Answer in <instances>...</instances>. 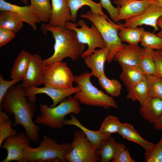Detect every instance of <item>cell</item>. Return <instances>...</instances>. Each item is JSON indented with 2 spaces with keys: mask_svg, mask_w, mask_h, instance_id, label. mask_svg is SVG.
Instances as JSON below:
<instances>
[{
  "mask_svg": "<svg viewBox=\"0 0 162 162\" xmlns=\"http://www.w3.org/2000/svg\"><path fill=\"white\" fill-rule=\"evenodd\" d=\"M153 58L156 67L155 75L162 79V49L154 50Z\"/></svg>",
  "mask_w": 162,
  "mask_h": 162,
  "instance_id": "cell-40",
  "label": "cell"
},
{
  "mask_svg": "<svg viewBox=\"0 0 162 162\" xmlns=\"http://www.w3.org/2000/svg\"><path fill=\"white\" fill-rule=\"evenodd\" d=\"M154 50L150 48H143L141 54L139 67L146 76L155 75L156 67L153 54Z\"/></svg>",
  "mask_w": 162,
  "mask_h": 162,
  "instance_id": "cell-30",
  "label": "cell"
},
{
  "mask_svg": "<svg viewBox=\"0 0 162 162\" xmlns=\"http://www.w3.org/2000/svg\"><path fill=\"white\" fill-rule=\"evenodd\" d=\"M39 110L40 115L36 117L35 122L56 129L64 125L65 117L69 114H79L81 108L78 100L74 96H69L54 107L41 104Z\"/></svg>",
  "mask_w": 162,
  "mask_h": 162,
  "instance_id": "cell-4",
  "label": "cell"
},
{
  "mask_svg": "<svg viewBox=\"0 0 162 162\" xmlns=\"http://www.w3.org/2000/svg\"><path fill=\"white\" fill-rule=\"evenodd\" d=\"M31 54L25 50L21 51L15 58L10 74L12 79L24 78L28 68Z\"/></svg>",
  "mask_w": 162,
  "mask_h": 162,
  "instance_id": "cell-24",
  "label": "cell"
},
{
  "mask_svg": "<svg viewBox=\"0 0 162 162\" xmlns=\"http://www.w3.org/2000/svg\"><path fill=\"white\" fill-rule=\"evenodd\" d=\"M27 98L21 84L14 85L4 95L0 108L8 114L14 115L15 122L13 126L22 125L29 140L37 144L40 142V129L33 121L36 107L34 103L29 102Z\"/></svg>",
  "mask_w": 162,
  "mask_h": 162,
  "instance_id": "cell-1",
  "label": "cell"
},
{
  "mask_svg": "<svg viewBox=\"0 0 162 162\" xmlns=\"http://www.w3.org/2000/svg\"><path fill=\"white\" fill-rule=\"evenodd\" d=\"M145 156L146 162H162V136L157 144L145 151Z\"/></svg>",
  "mask_w": 162,
  "mask_h": 162,
  "instance_id": "cell-36",
  "label": "cell"
},
{
  "mask_svg": "<svg viewBox=\"0 0 162 162\" xmlns=\"http://www.w3.org/2000/svg\"><path fill=\"white\" fill-rule=\"evenodd\" d=\"M122 72L120 78L125 86L127 91L134 85L146 77L140 67L120 64Z\"/></svg>",
  "mask_w": 162,
  "mask_h": 162,
  "instance_id": "cell-21",
  "label": "cell"
},
{
  "mask_svg": "<svg viewBox=\"0 0 162 162\" xmlns=\"http://www.w3.org/2000/svg\"><path fill=\"white\" fill-rule=\"evenodd\" d=\"M70 117V119L65 120L64 125H74L82 130L96 151L99 148L102 141L110 135H104L98 130L93 131L88 129L80 123L74 115L71 114Z\"/></svg>",
  "mask_w": 162,
  "mask_h": 162,
  "instance_id": "cell-22",
  "label": "cell"
},
{
  "mask_svg": "<svg viewBox=\"0 0 162 162\" xmlns=\"http://www.w3.org/2000/svg\"><path fill=\"white\" fill-rule=\"evenodd\" d=\"M145 31L142 27L126 28L123 26L120 28L118 35L122 42L137 45L140 42L141 36Z\"/></svg>",
  "mask_w": 162,
  "mask_h": 162,
  "instance_id": "cell-29",
  "label": "cell"
},
{
  "mask_svg": "<svg viewBox=\"0 0 162 162\" xmlns=\"http://www.w3.org/2000/svg\"><path fill=\"white\" fill-rule=\"evenodd\" d=\"M124 149L125 145L116 142L110 135L102 141L96 153L100 157L101 162H109Z\"/></svg>",
  "mask_w": 162,
  "mask_h": 162,
  "instance_id": "cell-19",
  "label": "cell"
},
{
  "mask_svg": "<svg viewBox=\"0 0 162 162\" xmlns=\"http://www.w3.org/2000/svg\"><path fill=\"white\" fill-rule=\"evenodd\" d=\"M23 22L20 16L15 12L4 11L0 13V27L6 28L15 33L22 28Z\"/></svg>",
  "mask_w": 162,
  "mask_h": 162,
  "instance_id": "cell-26",
  "label": "cell"
},
{
  "mask_svg": "<svg viewBox=\"0 0 162 162\" xmlns=\"http://www.w3.org/2000/svg\"><path fill=\"white\" fill-rule=\"evenodd\" d=\"M71 148L69 143L59 144L52 138L45 135L38 147L25 148L22 162H66L65 156Z\"/></svg>",
  "mask_w": 162,
  "mask_h": 162,
  "instance_id": "cell-3",
  "label": "cell"
},
{
  "mask_svg": "<svg viewBox=\"0 0 162 162\" xmlns=\"http://www.w3.org/2000/svg\"><path fill=\"white\" fill-rule=\"evenodd\" d=\"M149 97L162 99V79L154 75L146 76Z\"/></svg>",
  "mask_w": 162,
  "mask_h": 162,
  "instance_id": "cell-35",
  "label": "cell"
},
{
  "mask_svg": "<svg viewBox=\"0 0 162 162\" xmlns=\"http://www.w3.org/2000/svg\"><path fill=\"white\" fill-rule=\"evenodd\" d=\"M140 43L144 48L155 50L162 49V38L153 32L145 31L142 35Z\"/></svg>",
  "mask_w": 162,
  "mask_h": 162,
  "instance_id": "cell-34",
  "label": "cell"
},
{
  "mask_svg": "<svg viewBox=\"0 0 162 162\" xmlns=\"http://www.w3.org/2000/svg\"><path fill=\"white\" fill-rule=\"evenodd\" d=\"M24 88L29 102L35 103L36 100V96L37 94H45L50 97L53 101L52 104L50 106L51 107L55 106L67 97L80 90L78 86L68 88H58L46 86L43 87L34 86Z\"/></svg>",
  "mask_w": 162,
  "mask_h": 162,
  "instance_id": "cell-10",
  "label": "cell"
},
{
  "mask_svg": "<svg viewBox=\"0 0 162 162\" xmlns=\"http://www.w3.org/2000/svg\"><path fill=\"white\" fill-rule=\"evenodd\" d=\"M90 73L85 72L74 76V82L80 88L74 96L79 103L92 106L107 109L111 107L117 109L118 105L113 97L99 90L91 82Z\"/></svg>",
  "mask_w": 162,
  "mask_h": 162,
  "instance_id": "cell-5",
  "label": "cell"
},
{
  "mask_svg": "<svg viewBox=\"0 0 162 162\" xmlns=\"http://www.w3.org/2000/svg\"><path fill=\"white\" fill-rule=\"evenodd\" d=\"M22 80L21 79H12L10 80H5L2 75L0 74V103L8 89L15 83Z\"/></svg>",
  "mask_w": 162,
  "mask_h": 162,
  "instance_id": "cell-38",
  "label": "cell"
},
{
  "mask_svg": "<svg viewBox=\"0 0 162 162\" xmlns=\"http://www.w3.org/2000/svg\"><path fill=\"white\" fill-rule=\"evenodd\" d=\"M142 48L138 45H132L123 44L122 49L115 54L113 60L119 64L139 66Z\"/></svg>",
  "mask_w": 162,
  "mask_h": 162,
  "instance_id": "cell-16",
  "label": "cell"
},
{
  "mask_svg": "<svg viewBox=\"0 0 162 162\" xmlns=\"http://www.w3.org/2000/svg\"><path fill=\"white\" fill-rule=\"evenodd\" d=\"M80 16L89 20L98 29L109 51L106 61L108 63H110L116 53L123 48V44L118 35L120 28L123 26V24L110 22L103 15L90 10L82 14Z\"/></svg>",
  "mask_w": 162,
  "mask_h": 162,
  "instance_id": "cell-6",
  "label": "cell"
},
{
  "mask_svg": "<svg viewBox=\"0 0 162 162\" xmlns=\"http://www.w3.org/2000/svg\"><path fill=\"white\" fill-rule=\"evenodd\" d=\"M154 2L162 6V0H154Z\"/></svg>",
  "mask_w": 162,
  "mask_h": 162,
  "instance_id": "cell-44",
  "label": "cell"
},
{
  "mask_svg": "<svg viewBox=\"0 0 162 162\" xmlns=\"http://www.w3.org/2000/svg\"><path fill=\"white\" fill-rule=\"evenodd\" d=\"M70 10L71 21L74 22L76 21L77 14L79 10L84 6H89L92 12L104 16L109 22L112 23L103 12L102 7L100 3H97L92 0H67Z\"/></svg>",
  "mask_w": 162,
  "mask_h": 162,
  "instance_id": "cell-23",
  "label": "cell"
},
{
  "mask_svg": "<svg viewBox=\"0 0 162 162\" xmlns=\"http://www.w3.org/2000/svg\"><path fill=\"white\" fill-rule=\"evenodd\" d=\"M101 87L112 97H117L120 94L122 88L121 83L117 80L110 79L103 74L98 78Z\"/></svg>",
  "mask_w": 162,
  "mask_h": 162,
  "instance_id": "cell-31",
  "label": "cell"
},
{
  "mask_svg": "<svg viewBox=\"0 0 162 162\" xmlns=\"http://www.w3.org/2000/svg\"><path fill=\"white\" fill-rule=\"evenodd\" d=\"M122 124L117 117L109 115L105 118L98 131L104 135H111L112 133H118Z\"/></svg>",
  "mask_w": 162,
  "mask_h": 162,
  "instance_id": "cell-33",
  "label": "cell"
},
{
  "mask_svg": "<svg viewBox=\"0 0 162 162\" xmlns=\"http://www.w3.org/2000/svg\"><path fill=\"white\" fill-rule=\"evenodd\" d=\"M52 13L48 23L60 27H64L68 22L71 21L70 10L67 0H51Z\"/></svg>",
  "mask_w": 162,
  "mask_h": 162,
  "instance_id": "cell-15",
  "label": "cell"
},
{
  "mask_svg": "<svg viewBox=\"0 0 162 162\" xmlns=\"http://www.w3.org/2000/svg\"><path fill=\"white\" fill-rule=\"evenodd\" d=\"M29 140L26 134L17 133L6 138L0 146L7 152L6 157L1 162L16 161L22 162L24 150L27 146H31Z\"/></svg>",
  "mask_w": 162,
  "mask_h": 162,
  "instance_id": "cell-11",
  "label": "cell"
},
{
  "mask_svg": "<svg viewBox=\"0 0 162 162\" xmlns=\"http://www.w3.org/2000/svg\"><path fill=\"white\" fill-rule=\"evenodd\" d=\"M71 149L65 156L66 162H96L100 158L83 131L80 129L73 132Z\"/></svg>",
  "mask_w": 162,
  "mask_h": 162,
  "instance_id": "cell-8",
  "label": "cell"
},
{
  "mask_svg": "<svg viewBox=\"0 0 162 162\" xmlns=\"http://www.w3.org/2000/svg\"><path fill=\"white\" fill-rule=\"evenodd\" d=\"M153 124L156 129L162 130V114L158 121Z\"/></svg>",
  "mask_w": 162,
  "mask_h": 162,
  "instance_id": "cell-43",
  "label": "cell"
},
{
  "mask_svg": "<svg viewBox=\"0 0 162 162\" xmlns=\"http://www.w3.org/2000/svg\"><path fill=\"white\" fill-rule=\"evenodd\" d=\"M140 113L150 123H156L162 114V99L149 97L145 104L140 106Z\"/></svg>",
  "mask_w": 162,
  "mask_h": 162,
  "instance_id": "cell-20",
  "label": "cell"
},
{
  "mask_svg": "<svg viewBox=\"0 0 162 162\" xmlns=\"http://www.w3.org/2000/svg\"><path fill=\"white\" fill-rule=\"evenodd\" d=\"M118 133L123 138L140 145L145 151L150 149L154 144L142 138L133 126L128 123H122Z\"/></svg>",
  "mask_w": 162,
  "mask_h": 162,
  "instance_id": "cell-25",
  "label": "cell"
},
{
  "mask_svg": "<svg viewBox=\"0 0 162 162\" xmlns=\"http://www.w3.org/2000/svg\"><path fill=\"white\" fill-rule=\"evenodd\" d=\"M12 124L8 114L0 108V146L8 137L17 134V131L12 128Z\"/></svg>",
  "mask_w": 162,
  "mask_h": 162,
  "instance_id": "cell-32",
  "label": "cell"
},
{
  "mask_svg": "<svg viewBox=\"0 0 162 162\" xmlns=\"http://www.w3.org/2000/svg\"><path fill=\"white\" fill-rule=\"evenodd\" d=\"M108 54V50L106 47L96 50L91 54L83 58L85 64L91 70L92 76L98 78L105 74L104 64Z\"/></svg>",
  "mask_w": 162,
  "mask_h": 162,
  "instance_id": "cell-17",
  "label": "cell"
},
{
  "mask_svg": "<svg viewBox=\"0 0 162 162\" xmlns=\"http://www.w3.org/2000/svg\"><path fill=\"white\" fill-rule=\"evenodd\" d=\"M154 0H114V4L120 7L118 19L128 20L143 12Z\"/></svg>",
  "mask_w": 162,
  "mask_h": 162,
  "instance_id": "cell-14",
  "label": "cell"
},
{
  "mask_svg": "<svg viewBox=\"0 0 162 162\" xmlns=\"http://www.w3.org/2000/svg\"><path fill=\"white\" fill-rule=\"evenodd\" d=\"M40 28L46 35L51 33L54 38V52L49 58L44 60L45 66L62 61L66 57L72 60L77 59L84 52L85 45L78 40L75 32L64 27L52 26L48 23H42Z\"/></svg>",
  "mask_w": 162,
  "mask_h": 162,
  "instance_id": "cell-2",
  "label": "cell"
},
{
  "mask_svg": "<svg viewBox=\"0 0 162 162\" xmlns=\"http://www.w3.org/2000/svg\"><path fill=\"white\" fill-rule=\"evenodd\" d=\"M100 3L102 7L105 9L108 12L112 20L115 23L119 21L118 10L120 7L118 6L115 8L112 4L110 0H100Z\"/></svg>",
  "mask_w": 162,
  "mask_h": 162,
  "instance_id": "cell-37",
  "label": "cell"
},
{
  "mask_svg": "<svg viewBox=\"0 0 162 162\" xmlns=\"http://www.w3.org/2000/svg\"><path fill=\"white\" fill-rule=\"evenodd\" d=\"M45 66L44 60L37 53L32 54L29 64L21 84L24 88L37 86L43 84V71Z\"/></svg>",
  "mask_w": 162,
  "mask_h": 162,
  "instance_id": "cell-13",
  "label": "cell"
},
{
  "mask_svg": "<svg viewBox=\"0 0 162 162\" xmlns=\"http://www.w3.org/2000/svg\"><path fill=\"white\" fill-rule=\"evenodd\" d=\"M157 24L158 26L160 29V31L157 34L162 38V16L159 18L157 21Z\"/></svg>",
  "mask_w": 162,
  "mask_h": 162,
  "instance_id": "cell-42",
  "label": "cell"
},
{
  "mask_svg": "<svg viewBox=\"0 0 162 162\" xmlns=\"http://www.w3.org/2000/svg\"><path fill=\"white\" fill-rule=\"evenodd\" d=\"M112 162H135L131 157L128 149L122 150L112 160Z\"/></svg>",
  "mask_w": 162,
  "mask_h": 162,
  "instance_id": "cell-41",
  "label": "cell"
},
{
  "mask_svg": "<svg viewBox=\"0 0 162 162\" xmlns=\"http://www.w3.org/2000/svg\"><path fill=\"white\" fill-rule=\"evenodd\" d=\"M126 98L133 101H138L143 105L149 98L146 77L131 87L128 91Z\"/></svg>",
  "mask_w": 162,
  "mask_h": 162,
  "instance_id": "cell-28",
  "label": "cell"
},
{
  "mask_svg": "<svg viewBox=\"0 0 162 162\" xmlns=\"http://www.w3.org/2000/svg\"><path fill=\"white\" fill-rule=\"evenodd\" d=\"M74 76L66 64L62 61L55 62L45 67L43 83L45 86L58 88L73 87Z\"/></svg>",
  "mask_w": 162,
  "mask_h": 162,
  "instance_id": "cell-9",
  "label": "cell"
},
{
  "mask_svg": "<svg viewBox=\"0 0 162 162\" xmlns=\"http://www.w3.org/2000/svg\"><path fill=\"white\" fill-rule=\"evenodd\" d=\"M20 1L24 4L25 5H28V0H20Z\"/></svg>",
  "mask_w": 162,
  "mask_h": 162,
  "instance_id": "cell-45",
  "label": "cell"
},
{
  "mask_svg": "<svg viewBox=\"0 0 162 162\" xmlns=\"http://www.w3.org/2000/svg\"><path fill=\"white\" fill-rule=\"evenodd\" d=\"M65 27L74 31L79 41L88 45L87 49L81 56L83 58L91 54L97 48L106 47L104 42L99 31L93 24L90 28L88 26L84 20H80L77 23L68 22Z\"/></svg>",
  "mask_w": 162,
  "mask_h": 162,
  "instance_id": "cell-7",
  "label": "cell"
},
{
  "mask_svg": "<svg viewBox=\"0 0 162 162\" xmlns=\"http://www.w3.org/2000/svg\"><path fill=\"white\" fill-rule=\"evenodd\" d=\"M15 37V33L4 28L0 27V47L6 45Z\"/></svg>",
  "mask_w": 162,
  "mask_h": 162,
  "instance_id": "cell-39",
  "label": "cell"
},
{
  "mask_svg": "<svg viewBox=\"0 0 162 162\" xmlns=\"http://www.w3.org/2000/svg\"><path fill=\"white\" fill-rule=\"evenodd\" d=\"M0 10L10 11L17 13L23 22L31 26L34 31L37 29V24L40 22L32 11L30 5L21 6L0 0Z\"/></svg>",
  "mask_w": 162,
  "mask_h": 162,
  "instance_id": "cell-18",
  "label": "cell"
},
{
  "mask_svg": "<svg viewBox=\"0 0 162 162\" xmlns=\"http://www.w3.org/2000/svg\"><path fill=\"white\" fill-rule=\"evenodd\" d=\"M162 16V6L155 2L150 4L141 14L125 20L123 25L126 28H136L143 25L150 26L154 32L159 29L157 25L158 19Z\"/></svg>",
  "mask_w": 162,
  "mask_h": 162,
  "instance_id": "cell-12",
  "label": "cell"
},
{
  "mask_svg": "<svg viewBox=\"0 0 162 162\" xmlns=\"http://www.w3.org/2000/svg\"><path fill=\"white\" fill-rule=\"evenodd\" d=\"M29 5L33 12L40 22L47 23L52 13L51 0H30Z\"/></svg>",
  "mask_w": 162,
  "mask_h": 162,
  "instance_id": "cell-27",
  "label": "cell"
}]
</instances>
